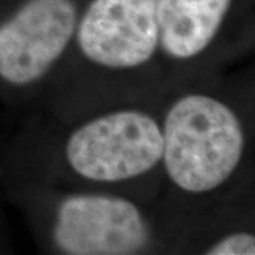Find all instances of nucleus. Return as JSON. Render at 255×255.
I'll return each instance as SVG.
<instances>
[{
	"label": "nucleus",
	"instance_id": "obj_5",
	"mask_svg": "<svg viewBox=\"0 0 255 255\" xmlns=\"http://www.w3.org/2000/svg\"><path fill=\"white\" fill-rule=\"evenodd\" d=\"M91 61L111 68L146 63L159 43L156 0H94L78 28Z\"/></svg>",
	"mask_w": 255,
	"mask_h": 255
},
{
	"label": "nucleus",
	"instance_id": "obj_4",
	"mask_svg": "<svg viewBox=\"0 0 255 255\" xmlns=\"http://www.w3.org/2000/svg\"><path fill=\"white\" fill-rule=\"evenodd\" d=\"M54 238L65 254L129 255L146 246L147 228L130 201L73 196L58 209Z\"/></svg>",
	"mask_w": 255,
	"mask_h": 255
},
{
	"label": "nucleus",
	"instance_id": "obj_2",
	"mask_svg": "<svg viewBox=\"0 0 255 255\" xmlns=\"http://www.w3.org/2000/svg\"><path fill=\"white\" fill-rule=\"evenodd\" d=\"M163 136L149 115L115 112L80 128L67 143L73 169L97 182H121L146 173L162 159Z\"/></svg>",
	"mask_w": 255,
	"mask_h": 255
},
{
	"label": "nucleus",
	"instance_id": "obj_7",
	"mask_svg": "<svg viewBox=\"0 0 255 255\" xmlns=\"http://www.w3.org/2000/svg\"><path fill=\"white\" fill-rule=\"evenodd\" d=\"M209 255H254L255 240L254 236L247 233H237L223 238L219 244L213 247Z\"/></svg>",
	"mask_w": 255,
	"mask_h": 255
},
{
	"label": "nucleus",
	"instance_id": "obj_3",
	"mask_svg": "<svg viewBox=\"0 0 255 255\" xmlns=\"http://www.w3.org/2000/svg\"><path fill=\"white\" fill-rule=\"evenodd\" d=\"M75 21L71 0H30L0 27V75L17 85L38 80L63 54Z\"/></svg>",
	"mask_w": 255,
	"mask_h": 255
},
{
	"label": "nucleus",
	"instance_id": "obj_1",
	"mask_svg": "<svg viewBox=\"0 0 255 255\" xmlns=\"http://www.w3.org/2000/svg\"><path fill=\"white\" fill-rule=\"evenodd\" d=\"M166 170L179 187L204 193L219 187L234 172L244 137L233 111L206 95L177 101L164 121Z\"/></svg>",
	"mask_w": 255,
	"mask_h": 255
},
{
	"label": "nucleus",
	"instance_id": "obj_6",
	"mask_svg": "<svg viewBox=\"0 0 255 255\" xmlns=\"http://www.w3.org/2000/svg\"><path fill=\"white\" fill-rule=\"evenodd\" d=\"M231 0H156L159 40L174 58L201 53L214 38Z\"/></svg>",
	"mask_w": 255,
	"mask_h": 255
}]
</instances>
